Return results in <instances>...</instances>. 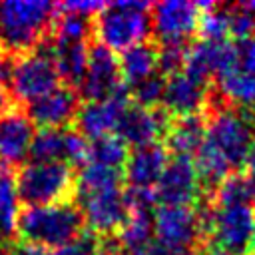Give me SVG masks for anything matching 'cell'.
I'll return each instance as SVG.
<instances>
[{
  "label": "cell",
  "mask_w": 255,
  "mask_h": 255,
  "mask_svg": "<svg viewBox=\"0 0 255 255\" xmlns=\"http://www.w3.org/2000/svg\"><path fill=\"white\" fill-rule=\"evenodd\" d=\"M86 229V219L80 205L74 201L54 205H24L16 221L20 243L60 249L72 243Z\"/></svg>",
  "instance_id": "cell-1"
},
{
  "label": "cell",
  "mask_w": 255,
  "mask_h": 255,
  "mask_svg": "<svg viewBox=\"0 0 255 255\" xmlns=\"http://www.w3.org/2000/svg\"><path fill=\"white\" fill-rule=\"evenodd\" d=\"M58 4L46 0L0 2V50L22 56L34 50L50 32Z\"/></svg>",
  "instance_id": "cell-2"
},
{
  "label": "cell",
  "mask_w": 255,
  "mask_h": 255,
  "mask_svg": "<svg viewBox=\"0 0 255 255\" xmlns=\"http://www.w3.org/2000/svg\"><path fill=\"white\" fill-rule=\"evenodd\" d=\"M151 2H106L92 16V36L108 50L126 52L128 48L151 40Z\"/></svg>",
  "instance_id": "cell-3"
},
{
  "label": "cell",
  "mask_w": 255,
  "mask_h": 255,
  "mask_svg": "<svg viewBox=\"0 0 255 255\" xmlns=\"http://www.w3.org/2000/svg\"><path fill=\"white\" fill-rule=\"evenodd\" d=\"M16 193L24 205H54L76 199V169L66 161L34 163L16 169Z\"/></svg>",
  "instance_id": "cell-4"
},
{
  "label": "cell",
  "mask_w": 255,
  "mask_h": 255,
  "mask_svg": "<svg viewBox=\"0 0 255 255\" xmlns=\"http://www.w3.org/2000/svg\"><path fill=\"white\" fill-rule=\"evenodd\" d=\"M203 116L207 122L205 139L223 153L233 171H243L245 157L255 137V110L229 104Z\"/></svg>",
  "instance_id": "cell-5"
},
{
  "label": "cell",
  "mask_w": 255,
  "mask_h": 255,
  "mask_svg": "<svg viewBox=\"0 0 255 255\" xmlns=\"http://www.w3.org/2000/svg\"><path fill=\"white\" fill-rule=\"evenodd\" d=\"M54 54L56 42L52 34H48L34 50L18 56L10 86V94L18 106H28L62 86L60 74L54 64Z\"/></svg>",
  "instance_id": "cell-6"
},
{
  "label": "cell",
  "mask_w": 255,
  "mask_h": 255,
  "mask_svg": "<svg viewBox=\"0 0 255 255\" xmlns=\"http://www.w3.org/2000/svg\"><path fill=\"white\" fill-rule=\"evenodd\" d=\"M153 235L173 255H195L203 243L193 205H159L153 213Z\"/></svg>",
  "instance_id": "cell-7"
},
{
  "label": "cell",
  "mask_w": 255,
  "mask_h": 255,
  "mask_svg": "<svg viewBox=\"0 0 255 255\" xmlns=\"http://www.w3.org/2000/svg\"><path fill=\"white\" fill-rule=\"evenodd\" d=\"M255 233V205L215 207L209 239L229 255H247Z\"/></svg>",
  "instance_id": "cell-8"
},
{
  "label": "cell",
  "mask_w": 255,
  "mask_h": 255,
  "mask_svg": "<svg viewBox=\"0 0 255 255\" xmlns=\"http://www.w3.org/2000/svg\"><path fill=\"white\" fill-rule=\"evenodd\" d=\"M124 84L120 58L100 42L92 40L86 76L78 88L80 98L84 102H104L110 100Z\"/></svg>",
  "instance_id": "cell-9"
},
{
  "label": "cell",
  "mask_w": 255,
  "mask_h": 255,
  "mask_svg": "<svg viewBox=\"0 0 255 255\" xmlns=\"http://www.w3.org/2000/svg\"><path fill=\"white\" fill-rule=\"evenodd\" d=\"M76 203L84 213L86 227L98 233L100 237L118 235L129 215V209L124 199V189L80 195L76 197Z\"/></svg>",
  "instance_id": "cell-10"
},
{
  "label": "cell",
  "mask_w": 255,
  "mask_h": 255,
  "mask_svg": "<svg viewBox=\"0 0 255 255\" xmlns=\"http://www.w3.org/2000/svg\"><path fill=\"white\" fill-rule=\"evenodd\" d=\"M151 34L155 42L169 40H195L199 24L197 2L165 0L151 4Z\"/></svg>",
  "instance_id": "cell-11"
},
{
  "label": "cell",
  "mask_w": 255,
  "mask_h": 255,
  "mask_svg": "<svg viewBox=\"0 0 255 255\" xmlns=\"http://www.w3.org/2000/svg\"><path fill=\"white\" fill-rule=\"evenodd\" d=\"M153 189L157 205H193L203 193L193 167V157L169 155V161Z\"/></svg>",
  "instance_id": "cell-12"
},
{
  "label": "cell",
  "mask_w": 255,
  "mask_h": 255,
  "mask_svg": "<svg viewBox=\"0 0 255 255\" xmlns=\"http://www.w3.org/2000/svg\"><path fill=\"white\" fill-rule=\"evenodd\" d=\"M169 120L171 116L161 106L147 110L129 102L118 120L116 135H120L126 141V145H133V149L145 147V145L157 143V139L163 137L169 126Z\"/></svg>",
  "instance_id": "cell-13"
},
{
  "label": "cell",
  "mask_w": 255,
  "mask_h": 255,
  "mask_svg": "<svg viewBox=\"0 0 255 255\" xmlns=\"http://www.w3.org/2000/svg\"><path fill=\"white\" fill-rule=\"evenodd\" d=\"M129 88L124 84L110 100L104 102H82L74 120V129L80 131L86 139H98L116 129L118 120L126 106L129 104Z\"/></svg>",
  "instance_id": "cell-14"
},
{
  "label": "cell",
  "mask_w": 255,
  "mask_h": 255,
  "mask_svg": "<svg viewBox=\"0 0 255 255\" xmlns=\"http://www.w3.org/2000/svg\"><path fill=\"white\" fill-rule=\"evenodd\" d=\"M82 98L78 90L60 86L48 96L26 106V114L38 129H66L74 126Z\"/></svg>",
  "instance_id": "cell-15"
},
{
  "label": "cell",
  "mask_w": 255,
  "mask_h": 255,
  "mask_svg": "<svg viewBox=\"0 0 255 255\" xmlns=\"http://www.w3.org/2000/svg\"><path fill=\"white\" fill-rule=\"evenodd\" d=\"M34 124L26 110L16 106L0 116V167L18 169L30 155Z\"/></svg>",
  "instance_id": "cell-16"
},
{
  "label": "cell",
  "mask_w": 255,
  "mask_h": 255,
  "mask_svg": "<svg viewBox=\"0 0 255 255\" xmlns=\"http://www.w3.org/2000/svg\"><path fill=\"white\" fill-rule=\"evenodd\" d=\"M167 161L169 153L161 145V141L145 147H135L133 151H129L124 165V179L131 187H155Z\"/></svg>",
  "instance_id": "cell-17"
},
{
  "label": "cell",
  "mask_w": 255,
  "mask_h": 255,
  "mask_svg": "<svg viewBox=\"0 0 255 255\" xmlns=\"http://www.w3.org/2000/svg\"><path fill=\"white\" fill-rule=\"evenodd\" d=\"M205 131H207V122L203 112L177 116L169 120V126L161 137V145L167 149L169 155L193 157L205 141Z\"/></svg>",
  "instance_id": "cell-18"
},
{
  "label": "cell",
  "mask_w": 255,
  "mask_h": 255,
  "mask_svg": "<svg viewBox=\"0 0 255 255\" xmlns=\"http://www.w3.org/2000/svg\"><path fill=\"white\" fill-rule=\"evenodd\" d=\"M207 88H201V86L193 84L183 72L173 74V76L165 78V90H163L161 108L171 118L199 114V112H203V106H205Z\"/></svg>",
  "instance_id": "cell-19"
},
{
  "label": "cell",
  "mask_w": 255,
  "mask_h": 255,
  "mask_svg": "<svg viewBox=\"0 0 255 255\" xmlns=\"http://www.w3.org/2000/svg\"><path fill=\"white\" fill-rule=\"evenodd\" d=\"M54 38V36H52ZM56 54L54 64L60 74V80L64 86L78 90L88 68L90 58V42H70V40H56Z\"/></svg>",
  "instance_id": "cell-20"
},
{
  "label": "cell",
  "mask_w": 255,
  "mask_h": 255,
  "mask_svg": "<svg viewBox=\"0 0 255 255\" xmlns=\"http://www.w3.org/2000/svg\"><path fill=\"white\" fill-rule=\"evenodd\" d=\"M157 42L155 40H145L139 42L120 56V70L122 78L128 84V88L139 84L141 80L153 76L157 72Z\"/></svg>",
  "instance_id": "cell-21"
},
{
  "label": "cell",
  "mask_w": 255,
  "mask_h": 255,
  "mask_svg": "<svg viewBox=\"0 0 255 255\" xmlns=\"http://www.w3.org/2000/svg\"><path fill=\"white\" fill-rule=\"evenodd\" d=\"M209 197L215 207L255 205V179L245 171H231Z\"/></svg>",
  "instance_id": "cell-22"
},
{
  "label": "cell",
  "mask_w": 255,
  "mask_h": 255,
  "mask_svg": "<svg viewBox=\"0 0 255 255\" xmlns=\"http://www.w3.org/2000/svg\"><path fill=\"white\" fill-rule=\"evenodd\" d=\"M124 253L139 255L153 239V215L149 211H129L128 221L118 233Z\"/></svg>",
  "instance_id": "cell-23"
},
{
  "label": "cell",
  "mask_w": 255,
  "mask_h": 255,
  "mask_svg": "<svg viewBox=\"0 0 255 255\" xmlns=\"http://www.w3.org/2000/svg\"><path fill=\"white\" fill-rule=\"evenodd\" d=\"M215 86L233 106L255 110V74H245L235 68L215 78Z\"/></svg>",
  "instance_id": "cell-24"
},
{
  "label": "cell",
  "mask_w": 255,
  "mask_h": 255,
  "mask_svg": "<svg viewBox=\"0 0 255 255\" xmlns=\"http://www.w3.org/2000/svg\"><path fill=\"white\" fill-rule=\"evenodd\" d=\"M122 183H124V171L122 169H114V167H106V165H98V163H88L78 173L76 197L100 193V191H110V189H122Z\"/></svg>",
  "instance_id": "cell-25"
},
{
  "label": "cell",
  "mask_w": 255,
  "mask_h": 255,
  "mask_svg": "<svg viewBox=\"0 0 255 255\" xmlns=\"http://www.w3.org/2000/svg\"><path fill=\"white\" fill-rule=\"evenodd\" d=\"M20 213V199L12 169L0 167V237L6 241L16 235V221Z\"/></svg>",
  "instance_id": "cell-26"
},
{
  "label": "cell",
  "mask_w": 255,
  "mask_h": 255,
  "mask_svg": "<svg viewBox=\"0 0 255 255\" xmlns=\"http://www.w3.org/2000/svg\"><path fill=\"white\" fill-rule=\"evenodd\" d=\"M128 155H129V149L126 141L116 133H108V135H102L90 141V163H98V165L124 171Z\"/></svg>",
  "instance_id": "cell-27"
},
{
  "label": "cell",
  "mask_w": 255,
  "mask_h": 255,
  "mask_svg": "<svg viewBox=\"0 0 255 255\" xmlns=\"http://www.w3.org/2000/svg\"><path fill=\"white\" fill-rule=\"evenodd\" d=\"M30 161H64V129H38L30 143Z\"/></svg>",
  "instance_id": "cell-28"
},
{
  "label": "cell",
  "mask_w": 255,
  "mask_h": 255,
  "mask_svg": "<svg viewBox=\"0 0 255 255\" xmlns=\"http://www.w3.org/2000/svg\"><path fill=\"white\" fill-rule=\"evenodd\" d=\"M193 40H169V42H157V72L163 78H169L173 74H179L183 70L189 46Z\"/></svg>",
  "instance_id": "cell-29"
},
{
  "label": "cell",
  "mask_w": 255,
  "mask_h": 255,
  "mask_svg": "<svg viewBox=\"0 0 255 255\" xmlns=\"http://www.w3.org/2000/svg\"><path fill=\"white\" fill-rule=\"evenodd\" d=\"M163 90H165V78L159 72H155L153 76H149V78L141 80L139 84L131 86L129 96H131L133 104H137L141 108H147V110H153V108L161 106Z\"/></svg>",
  "instance_id": "cell-30"
},
{
  "label": "cell",
  "mask_w": 255,
  "mask_h": 255,
  "mask_svg": "<svg viewBox=\"0 0 255 255\" xmlns=\"http://www.w3.org/2000/svg\"><path fill=\"white\" fill-rule=\"evenodd\" d=\"M64 161L74 169H82L90 163V141L74 128L64 129Z\"/></svg>",
  "instance_id": "cell-31"
},
{
  "label": "cell",
  "mask_w": 255,
  "mask_h": 255,
  "mask_svg": "<svg viewBox=\"0 0 255 255\" xmlns=\"http://www.w3.org/2000/svg\"><path fill=\"white\" fill-rule=\"evenodd\" d=\"M229 14V36L233 40H243L255 36V14L243 4H227Z\"/></svg>",
  "instance_id": "cell-32"
},
{
  "label": "cell",
  "mask_w": 255,
  "mask_h": 255,
  "mask_svg": "<svg viewBox=\"0 0 255 255\" xmlns=\"http://www.w3.org/2000/svg\"><path fill=\"white\" fill-rule=\"evenodd\" d=\"M100 247H102V237L86 227L72 243L54 249L52 255H100Z\"/></svg>",
  "instance_id": "cell-33"
},
{
  "label": "cell",
  "mask_w": 255,
  "mask_h": 255,
  "mask_svg": "<svg viewBox=\"0 0 255 255\" xmlns=\"http://www.w3.org/2000/svg\"><path fill=\"white\" fill-rule=\"evenodd\" d=\"M233 62L235 70L245 74H255V36L233 40Z\"/></svg>",
  "instance_id": "cell-34"
},
{
  "label": "cell",
  "mask_w": 255,
  "mask_h": 255,
  "mask_svg": "<svg viewBox=\"0 0 255 255\" xmlns=\"http://www.w3.org/2000/svg\"><path fill=\"white\" fill-rule=\"evenodd\" d=\"M16 60H18L16 54L0 50V88H4V90H10V86H12Z\"/></svg>",
  "instance_id": "cell-35"
},
{
  "label": "cell",
  "mask_w": 255,
  "mask_h": 255,
  "mask_svg": "<svg viewBox=\"0 0 255 255\" xmlns=\"http://www.w3.org/2000/svg\"><path fill=\"white\" fill-rule=\"evenodd\" d=\"M18 104H16V100L12 98V94H10V90H4V88H0V116L2 114H6V112H10L12 108H16Z\"/></svg>",
  "instance_id": "cell-36"
},
{
  "label": "cell",
  "mask_w": 255,
  "mask_h": 255,
  "mask_svg": "<svg viewBox=\"0 0 255 255\" xmlns=\"http://www.w3.org/2000/svg\"><path fill=\"white\" fill-rule=\"evenodd\" d=\"M243 171L255 179V137L251 141V147H249V153L245 157V165H243Z\"/></svg>",
  "instance_id": "cell-37"
},
{
  "label": "cell",
  "mask_w": 255,
  "mask_h": 255,
  "mask_svg": "<svg viewBox=\"0 0 255 255\" xmlns=\"http://www.w3.org/2000/svg\"><path fill=\"white\" fill-rule=\"evenodd\" d=\"M139 255H173V253H171L169 249H165L163 245H159L157 241H151Z\"/></svg>",
  "instance_id": "cell-38"
},
{
  "label": "cell",
  "mask_w": 255,
  "mask_h": 255,
  "mask_svg": "<svg viewBox=\"0 0 255 255\" xmlns=\"http://www.w3.org/2000/svg\"><path fill=\"white\" fill-rule=\"evenodd\" d=\"M6 255H30V251H28V245L26 243H12V245H8V253Z\"/></svg>",
  "instance_id": "cell-39"
},
{
  "label": "cell",
  "mask_w": 255,
  "mask_h": 255,
  "mask_svg": "<svg viewBox=\"0 0 255 255\" xmlns=\"http://www.w3.org/2000/svg\"><path fill=\"white\" fill-rule=\"evenodd\" d=\"M6 253H8V241L0 237V255H6Z\"/></svg>",
  "instance_id": "cell-40"
},
{
  "label": "cell",
  "mask_w": 255,
  "mask_h": 255,
  "mask_svg": "<svg viewBox=\"0 0 255 255\" xmlns=\"http://www.w3.org/2000/svg\"><path fill=\"white\" fill-rule=\"evenodd\" d=\"M247 255H255V233H253V239H251V247H249V253Z\"/></svg>",
  "instance_id": "cell-41"
},
{
  "label": "cell",
  "mask_w": 255,
  "mask_h": 255,
  "mask_svg": "<svg viewBox=\"0 0 255 255\" xmlns=\"http://www.w3.org/2000/svg\"><path fill=\"white\" fill-rule=\"evenodd\" d=\"M122 255H128V253H122Z\"/></svg>",
  "instance_id": "cell-42"
}]
</instances>
